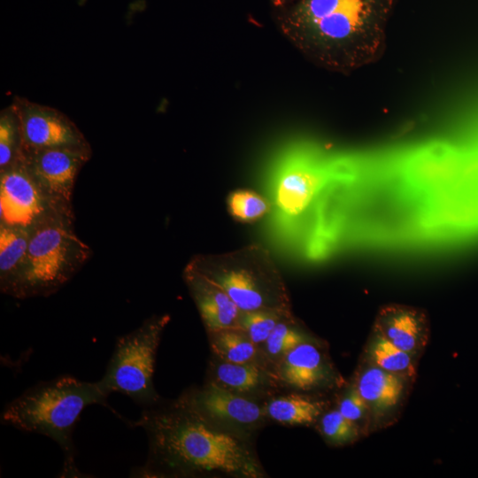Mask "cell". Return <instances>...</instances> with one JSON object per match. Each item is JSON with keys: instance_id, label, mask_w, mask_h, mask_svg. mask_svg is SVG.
<instances>
[{"instance_id": "obj_18", "label": "cell", "mask_w": 478, "mask_h": 478, "mask_svg": "<svg viewBox=\"0 0 478 478\" xmlns=\"http://www.w3.org/2000/svg\"><path fill=\"white\" fill-rule=\"evenodd\" d=\"M212 352L222 361L252 363L257 356V344L242 328H226L208 333Z\"/></svg>"}, {"instance_id": "obj_6", "label": "cell", "mask_w": 478, "mask_h": 478, "mask_svg": "<svg viewBox=\"0 0 478 478\" xmlns=\"http://www.w3.org/2000/svg\"><path fill=\"white\" fill-rule=\"evenodd\" d=\"M169 320L168 314L153 315L117 339L105 372L98 381L106 394H123L143 409L161 402L154 388L153 374L157 351Z\"/></svg>"}, {"instance_id": "obj_11", "label": "cell", "mask_w": 478, "mask_h": 478, "mask_svg": "<svg viewBox=\"0 0 478 478\" xmlns=\"http://www.w3.org/2000/svg\"><path fill=\"white\" fill-rule=\"evenodd\" d=\"M182 278L207 333L241 328L243 312L219 285L189 263L183 269Z\"/></svg>"}, {"instance_id": "obj_4", "label": "cell", "mask_w": 478, "mask_h": 478, "mask_svg": "<svg viewBox=\"0 0 478 478\" xmlns=\"http://www.w3.org/2000/svg\"><path fill=\"white\" fill-rule=\"evenodd\" d=\"M188 263L219 285L243 312L270 311L292 317L284 280L262 245L197 254Z\"/></svg>"}, {"instance_id": "obj_8", "label": "cell", "mask_w": 478, "mask_h": 478, "mask_svg": "<svg viewBox=\"0 0 478 478\" xmlns=\"http://www.w3.org/2000/svg\"><path fill=\"white\" fill-rule=\"evenodd\" d=\"M15 105L21 124L22 149H70L92 151L76 124L56 108L16 96Z\"/></svg>"}, {"instance_id": "obj_7", "label": "cell", "mask_w": 478, "mask_h": 478, "mask_svg": "<svg viewBox=\"0 0 478 478\" xmlns=\"http://www.w3.org/2000/svg\"><path fill=\"white\" fill-rule=\"evenodd\" d=\"M74 216L60 210L44 193L27 169L22 152L10 166L0 170V224L31 230L51 219Z\"/></svg>"}, {"instance_id": "obj_13", "label": "cell", "mask_w": 478, "mask_h": 478, "mask_svg": "<svg viewBox=\"0 0 478 478\" xmlns=\"http://www.w3.org/2000/svg\"><path fill=\"white\" fill-rule=\"evenodd\" d=\"M405 379L370 363L358 375L354 384L365 399L369 415L382 418L399 404Z\"/></svg>"}, {"instance_id": "obj_12", "label": "cell", "mask_w": 478, "mask_h": 478, "mask_svg": "<svg viewBox=\"0 0 478 478\" xmlns=\"http://www.w3.org/2000/svg\"><path fill=\"white\" fill-rule=\"evenodd\" d=\"M388 341L413 355L424 346L428 334L423 312L405 305H388L378 313L374 328Z\"/></svg>"}, {"instance_id": "obj_22", "label": "cell", "mask_w": 478, "mask_h": 478, "mask_svg": "<svg viewBox=\"0 0 478 478\" xmlns=\"http://www.w3.org/2000/svg\"><path fill=\"white\" fill-rule=\"evenodd\" d=\"M230 214L242 222H251L266 215L270 209L268 201L250 189H236L227 197Z\"/></svg>"}, {"instance_id": "obj_19", "label": "cell", "mask_w": 478, "mask_h": 478, "mask_svg": "<svg viewBox=\"0 0 478 478\" xmlns=\"http://www.w3.org/2000/svg\"><path fill=\"white\" fill-rule=\"evenodd\" d=\"M374 330L367 348L370 363L405 380L410 379L414 374L412 355Z\"/></svg>"}, {"instance_id": "obj_16", "label": "cell", "mask_w": 478, "mask_h": 478, "mask_svg": "<svg viewBox=\"0 0 478 478\" xmlns=\"http://www.w3.org/2000/svg\"><path fill=\"white\" fill-rule=\"evenodd\" d=\"M320 185V177L312 171L291 170L279 182L277 204L287 214L297 215L312 202Z\"/></svg>"}, {"instance_id": "obj_14", "label": "cell", "mask_w": 478, "mask_h": 478, "mask_svg": "<svg viewBox=\"0 0 478 478\" xmlns=\"http://www.w3.org/2000/svg\"><path fill=\"white\" fill-rule=\"evenodd\" d=\"M279 374L288 385L306 391L326 381L328 369L321 351L306 340L281 358Z\"/></svg>"}, {"instance_id": "obj_23", "label": "cell", "mask_w": 478, "mask_h": 478, "mask_svg": "<svg viewBox=\"0 0 478 478\" xmlns=\"http://www.w3.org/2000/svg\"><path fill=\"white\" fill-rule=\"evenodd\" d=\"M284 319H293L276 312L254 311L242 312L240 328L257 345L265 343L275 326Z\"/></svg>"}, {"instance_id": "obj_1", "label": "cell", "mask_w": 478, "mask_h": 478, "mask_svg": "<svg viewBox=\"0 0 478 478\" xmlns=\"http://www.w3.org/2000/svg\"><path fill=\"white\" fill-rule=\"evenodd\" d=\"M133 426L148 437L145 464L135 477H189L210 474L256 478L262 468L244 439L209 420L181 397L143 410Z\"/></svg>"}, {"instance_id": "obj_9", "label": "cell", "mask_w": 478, "mask_h": 478, "mask_svg": "<svg viewBox=\"0 0 478 478\" xmlns=\"http://www.w3.org/2000/svg\"><path fill=\"white\" fill-rule=\"evenodd\" d=\"M92 151L22 149L23 160L44 193L63 212L73 215L72 197L79 172Z\"/></svg>"}, {"instance_id": "obj_20", "label": "cell", "mask_w": 478, "mask_h": 478, "mask_svg": "<svg viewBox=\"0 0 478 478\" xmlns=\"http://www.w3.org/2000/svg\"><path fill=\"white\" fill-rule=\"evenodd\" d=\"M213 375V382L236 393L253 391L264 382V374L259 366L253 363L222 361L215 366Z\"/></svg>"}, {"instance_id": "obj_3", "label": "cell", "mask_w": 478, "mask_h": 478, "mask_svg": "<svg viewBox=\"0 0 478 478\" xmlns=\"http://www.w3.org/2000/svg\"><path fill=\"white\" fill-rule=\"evenodd\" d=\"M99 382L63 375L40 382L12 400L1 415L3 424L55 441L64 455L61 477H82L76 463L73 432L82 411L100 405L112 410Z\"/></svg>"}, {"instance_id": "obj_27", "label": "cell", "mask_w": 478, "mask_h": 478, "mask_svg": "<svg viewBox=\"0 0 478 478\" xmlns=\"http://www.w3.org/2000/svg\"><path fill=\"white\" fill-rule=\"evenodd\" d=\"M274 1L276 5H281L283 4L285 0H274Z\"/></svg>"}, {"instance_id": "obj_2", "label": "cell", "mask_w": 478, "mask_h": 478, "mask_svg": "<svg viewBox=\"0 0 478 478\" xmlns=\"http://www.w3.org/2000/svg\"><path fill=\"white\" fill-rule=\"evenodd\" d=\"M392 0H300L281 20L288 41L310 62L350 74L380 60Z\"/></svg>"}, {"instance_id": "obj_15", "label": "cell", "mask_w": 478, "mask_h": 478, "mask_svg": "<svg viewBox=\"0 0 478 478\" xmlns=\"http://www.w3.org/2000/svg\"><path fill=\"white\" fill-rule=\"evenodd\" d=\"M30 230L0 224V289L10 295L24 266Z\"/></svg>"}, {"instance_id": "obj_21", "label": "cell", "mask_w": 478, "mask_h": 478, "mask_svg": "<svg viewBox=\"0 0 478 478\" xmlns=\"http://www.w3.org/2000/svg\"><path fill=\"white\" fill-rule=\"evenodd\" d=\"M22 146L20 120L12 103L0 112V170L10 166L19 158Z\"/></svg>"}, {"instance_id": "obj_26", "label": "cell", "mask_w": 478, "mask_h": 478, "mask_svg": "<svg viewBox=\"0 0 478 478\" xmlns=\"http://www.w3.org/2000/svg\"><path fill=\"white\" fill-rule=\"evenodd\" d=\"M337 409L346 419L357 426L358 421L369 414L368 406L355 385L342 398Z\"/></svg>"}, {"instance_id": "obj_10", "label": "cell", "mask_w": 478, "mask_h": 478, "mask_svg": "<svg viewBox=\"0 0 478 478\" xmlns=\"http://www.w3.org/2000/svg\"><path fill=\"white\" fill-rule=\"evenodd\" d=\"M181 397L219 426L251 428L264 418V412L257 403L213 381L201 389L188 390Z\"/></svg>"}, {"instance_id": "obj_5", "label": "cell", "mask_w": 478, "mask_h": 478, "mask_svg": "<svg viewBox=\"0 0 478 478\" xmlns=\"http://www.w3.org/2000/svg\"><path fill=\"white\" fill-rule=\"evenodd\" d=\"M73 221L51 219L30 230L26 260L9 296H50L81 270L92 251L76 235Z\"/></svg>"}, {"instance_id": "obj_17", "label": "cell", "mask_w": 478, "mask_h": 478, "mask_svg": "<svg viewBox=\"0 0 478 478\" xmlns=\"http://www.w3.org/2000/svg\"><path fill=\"white\" fill-rule=\"evenodd\" d=\"M324 402L291 394L272 399L266 407L269 417L285 425L313 423L323 411Z\"/></svg>"}, {"instance_id": "obj_24", "label": "cell", "mask_w": 478, "mask_h": 478, "mask_svg": "<svg viewBox=\"0 0 478 478\" xmlns=\"http://www.w3.org/2000/svg\"><path fill=\"white\" fill-rule=\"evenodd\" d=\"M293 319L280 321L265 342L267 354L273 358H282L299 343L306 341L305 337L292 326Z\"/></svg>"}, {"instance_id": "obj_25", "label": "cell", "mask_w": 478, "mask_h": 478, "mask_svg": "<svg viewBox=\"0 0 478 478\" xmlns=\"http://www.w3.org/2000/svg\"><path fill=\"white\" fill-rule=\"evenodd\" d=\"M320 429L324 436L335 444L353 441L358 432V426L346 419L338 409L330 411L321 417Z\"/></svg>"}]
</instances>
